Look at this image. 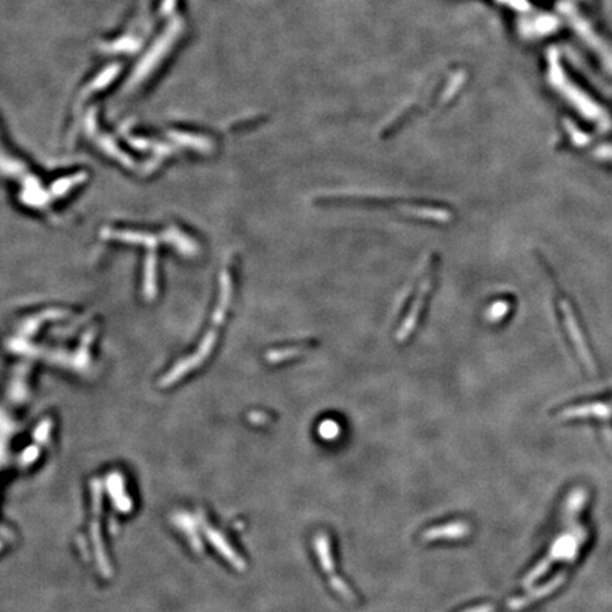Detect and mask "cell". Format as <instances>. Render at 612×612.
<instances>
[{"label": "cell", "instance_id": "obj_2", "mask_svg": "<svg viewBox=\"0 0 612 612\" xmlns=\"http://www.w3.org/2000/svg\"><path fill=\"white\" fill-rule=\"evenodd\" d=\"M438 267H440V257L437 254H431L427 261L425 274L421 280L418 292L411 304V308L407 312L403 324L400 325V328L396 333V339L398 343L407 342V340L416 333L418 325L421 324L428 301L431 298V293H433V291L435 288V282H437V277H438Z\"/></svg>", "mask_w": 612, "mask_h": 612}, {"label": "cell", "instance_id": "obj_1", "mask_svg": "<svg viewBox=\"0 0 612 612\" xmlns=\"http://www.w3.org/2000/svg\"><path fill=\"white\" fill-rule=\"evenodd\" d=\"M322 204H342V206H370L394 210L405 217H411L428 223L445 224L452 220V213L440 206H427L421 203H410L403 200H390L378 197H365V196H325L316 200Z\"/></svg>", "mask_w": 612, "mask_h": 612}, {"label": "cell", "instance_id": "obj_3", "mask_svg": "<svg viewBox=\"0 0 612 612\" xmlns=\"http://www.w3.org/2000/svg\"><path fill=\"white\" fill-rule=\"evenodd\" d=\"M316 346H317V342L315 339H308V340H304V342L285 345L282 348L269 350L267 353V360L271 363V365H280V363H285V361L304 356L308 350H312Z\"/></svg>", "mask_w": 612, "mask_h": 612}]
</instances>
